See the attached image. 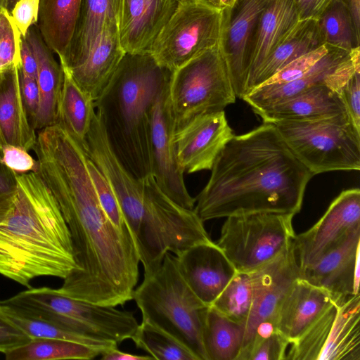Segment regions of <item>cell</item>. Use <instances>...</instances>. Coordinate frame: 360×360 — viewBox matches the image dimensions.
I'll return each mask as SVG.
<instances>
[{
    "label": "cell",
    "instance_id": "6da1fadb",
    "mask_svg": "<svg viewBox=\"0 0 360 360\" xmlns=\"http://www.w3.org/2000/svg\"><path fill=\"white\" fill-rule=\"evenodd\" d=\"M43 180L69 229L76 267L58 288L76 299L117 307L133 300L139 255L130 233L117 228L102 208L82 155L53 164Z\"/></svg>",
    "mask_w": 360,
    "mask_h": 360
},
{
    "label": "cell",
    "instance_id": "7a4b0ae2",
    "mask_svg": "<svg viewBox=\"0 0 360 360\" xmlns=\"http://www.w3.org/2000/svg\"><path fill=\"white\" fill-rule=\"evenodd\" d=\"M313 176L276 127L263 123L226 144L193 210L203 222L257 212L295 215Z\"/></svg>",
    "mask_w": 360,
    "mask_h": 360
},
{
    "label": "cell",
    "instance_id": "3957f363",
    "mask_svg": "<svg viewBox=\"0 0 360 360\" xmlns=\"http://www.w3.org/2000/svg\"><path fill=\"white\" fill-rule=\"evenodd\" d=\"M15 178L13 205L0 224V274L28 288L37 277L64 279L76 264L59 206L37 172Z\"/></svg>",
    "mask_w": 360,
    "mask_h": 360
},
{
    "label": "cell",
    "instance_id": "277c9868",
    "mask_svg": "<svg viewBox=\"0 0 360 360\" xmlns=\"http://www.w3.org/2000/svg\"><path fill=\"white\" fill-rule=\"evenodd\" d=\"M171 73L149 53H125L109 83L94 101L96 112L113 151L139 180L152 175V108Z\"/></svg>",
    "mask_w": 360,
    "mask_h": 360
},
{
    "label": "cell",
    "instance_id": "5b68a950",
    "mask_svg": "<svg viewBox=\"0 0 360 360\" xmlns=\"http://www.w3.org/2000/svg\"><path fill=\"white\" fill-rule=\"evenodd\" d=\"M141 182V207L127 226L143 266L144 276H149L160 266L167 253L176 255L192 245L212 240L194 210L172 200L152 175Z\"/></svg>",
    "mask_w": 360,
    "mask_h": 360
},
{
    "label": "cell",
    "instance_id": "8992f818",
    "mask_svg": "<svg viewBox=\"0 0 360 360\" xmlns=\"http://www.w3.org/2000/svg\"><path fill=\"white\" fill-rule=\"evenodd\" d=\"M133 300L142 321L167 332L188 348L198 359L206 360L202 327L208 306L191 290L179 273L174 256L165 255L160 266L134 290Z\"/></svg>",
    "mask_w": 360,
    "mask_h": 360
},
{
    "label": "cell",
    "instance_id": "52a82bcc",
    "mask_svg": "<svg viewBox=\"0 0 360 360\" xmlns=\"http://www.w3.org/2000/svg\"><path fill=\"white\" fill-rule=\"evenodd\" d=\"M1 302L82 336L117 345L131 339L139 326L131 311L85 302L47 287L28 288Z\"/></svg>",
    "mask_w": 360,
    "mask_h": 360
},
{
    "label": "cell",
    "instance_id": "ba28073f",
    "mask_svg": "<svg viewBox=\"0 0 360 360\" xmlns=\"http://www.w3.org/2000/svg\"><path fill=\"white\" fill-rule=\"evenodd\" d=\"M273 124L294 155L313 175L359 171L360 129L347 113L317 120Z\"/></svg>",
    "mask_w": 360,
    "mask_h": 360
},
{
    "label": "cell",
    "instance_id": "9c48e42d",
    "mask_svg": "<svg viewBox=\"0 0 360 360\" xmlns=\"http://www.w3.org/2000/svg\"><path fill=\"white\" fill-rule=\"evenodd\" d=\"M236 99L219 44L171 73L169 101L175 132L198 116L224 110Z\"/></svg>",
    "mask_w": 360,
    "mask_h": 360
},
{
    "label": "cell",
    "instance_id": "30bf717a",
    "mask_svg": "<svg viewBox=\"0 0 360 360\" xmlns=\"http://www.w3.org/2000/svg\"><path fill=\"white\" fill-rule=\"evenodd\" d=\"M294 216L257 212L227 217L216 244L236 271L250 273L278 256L292 242Z\"/></svg>",
    "mask_w": 360,
    "mask_h": 360
},
{
    "label": "cell",
    "instance_id": "8fae6325",
    "mask_svg": "<svg viewBox=\"0 0 360 360\" xmlns=\"http://www.w3.org/2000/svg\"><path fill=\"white\" fill-rule=\"evenodd\" d=\"M221 10L205 0L183 3L155 39L150 54L162 68L174 71L219 41Z\"/></svg>",
    "mask_w": 360,
    "mask_h": 360
},
{
    "label": "cell",
    "instance_id": "7c38bea8",
    "mask_svg": "<svg viewBox=\"0 0 360 360\" xmlns=\"http://www.w3.org/2000/svg\"><path fill=\"white\" fill-rule=\"evenodd\" d=\"M250 274L252 303L245 323L242 349L255 336L276 329L278 309L292 285L300 277L292 242L278 256Z\"/></svg>",
    "mask_w": 360,
    "mask_h": 360
},
{
    "label": "cell",
    "instance_id": "4fadbf2b",
    "mask_svg": "<svg viewBox=\"0 0 360 360\" xmlns=\"http://www.w3.org/2000/svg\"><path fill=\"white\" fill-rule=\"evenodd\" d=\"M169 79L159 90L152 108V176L161 191L172 200L186 209L193 210L195 198L186 188L184 173L176 159L174 124L169 101Z\"/></svg>",
    "mask_w": 360,
    "mask_h": 360
},
{
    "label": "cell",
    "instance_id": "5bb4252c",
    "mask_svg": "<svg viewBox=\"0 0 360 360\" xmlns=\"http://www.w3.org/2000/svg\"><path fill=\"white\" fill-rule=\"evenodd\" d=\"M359 70V46L347 51L330 46L328 53L299 79L283 84L261 85L242 99L255 110L281 103L321 85L339 93L347 80Z\"/></svg>",
    "mask_w": 360,
    "mask_h": 360
},
{
    "label": "cell",
    "instance_id": "9a60e30c",
    "mask_svg": "<svg viewBox=\"0 0 360 360\" xmlns=\"http://www.w3.org/2000/svg\"><path fill=\"white\" fill-rule=\"evenodd\" d=\"M271 0H234L221 10L219 46L236 98L245 95L250 48L259 19Z\"/></svg>",
    "mask_w": 360,
    "mask_h": 360
},
{
    "label": "cell",
    "instance_id": "2e32d148",
    "mask_svg": "<svg viewBox=\"0 0 360 360\" xmlns=\"http://www.w3.org/2000/svg\"><path fill=\"white\" fill-rule=\"evenodd\" d=\"M360 226V190L342 191L319 220L305 232L295 236L292 245L300 270L314 262Z\"/></svg>",
    "mask_w": 360,
    "mask_h": 360
},
{
    "label": "cell",
    "instance_id": "e0dca14e",
    "mask_svg": "<svg viewBox=\"0 0 360 360\" xmlns=\"http://www.w3.org/2000/svg\"><path fill=\"white\" fill-rule=\"evenodd\" d=\"M233 135L224 110L194 118L174 133L180 169L187 174L211 170L217 156Z\"/></svg>",
    "mask_w": 360,
    "mask_h": 360
},
{
    "label": "cell",
    "instance_id": "ac0fdd59",
    "mask_svg": "<svg viewBox=\"0 0 360 360\" xmlns=\"http://www.w3.org/2000/svg\"><path fill=\"white\" fill-rule=\"evenodd\" d=\"M360 226L314 262L300 270V277L339 300L359 293Z\"/></svg>",
    "mask_w": 360,
    "mask_h": 360
},
{
    "label": "cell",
    "instance_id": "d6986e66",
    "mask_svg": "<svg viewBox=\"0 0 360 360\" xmlns=\"http://www.w3.org/2000/svg\"><path fill=\"white\" fill-rule=\"evenodd\" d=\"M88 158L104 176L119 202L125 223L139 212L142 204V182L123 165L113 151L103 124L95 112L83 143Z\"/></svg>",
    "mask_w": 360,
    "mask_h": 360
},
{
    "label": "cell",
    "instance_id": "ffe728a7",
    "mask_svg": "<svg viewBox=\"0 0 360 360\" xmlns=\"http://www.w3.org/2000/svg\"><path fill=\"white\" fill-rule=\"evenodd\" d=\"M174 256L185 282L207 306H210L236 271L216 243H198Z\"/></svg>",
    "mask_w": 360,
    "mask_h": 360
},
{
    "label": "cell",
    "instance_id": "44dd1931",
    "mask_svg": "<svg viewBox=\"0 0 360 360\" xmlns=\"http://www.w3.org/2000/svg\"><path fill=\"white\" fill-rule=\"evenodd\" d=\"M179 3L180 0H124L119 35L124 52L150 53Z\"/></svg>",
    "mask_w": 360,
    "mask_h": 360
},
{
    "label": "cell",
    "instance_id": "7402d4cb",
    "mask_svg": "<svg viewBox=\"0 0 360 360\" xmlns=\"http://www.w3.org/2000/svg\"><path fill=\"white\" fill-rule=\"evenodd\" d=\"M339 300L326 289L299 277L278 309L275 328L291 344Z\"/></svg>",
    "mask_w": 360,
    "mask_h": 360
},
{
    "label": "cell",
    "instance_id": "603a6c76",
    "mask_svg": "<svg viewBox=\"0 0 360 360\" xmlns=\"http://www.w3.org/2000/svg\"><path fill=\"white\" fill-rule=\"evenodd\" d=\"M119 25L118 21L107 20L84 61L76 68H67L76 84L94 101L108 85L125 54L120 40Z\"/></svg>",
    "mask_w": 360,
    "mask_h": 360
},
{
    "label": "cell",
    "instance_id": "cb8c5ba5",
    "mask_svg": "<svg viewBox=\"0 0 360 360\" xmlns=\"http://www.w3.org/2000/svg\"><path fill=\"white\" fill-rule=\"evenodd\" d=\"M37 63L40 95L35 130H40L59 122V106L63 84V69L54 58L52 51L43 39L37 25L31 26L25 37Z\"/></svg>",
    "mask_w": 360,
    "mask_h": 360
},
{
    "label": "cell",
    "instance_id": "d4e9b609",
    "mask_svg": "<svg viewBox=\"0 0 360 360\" xmlns=\"http://www.w3.org/2000/svg\"><path fill=\"white\" fill-rule=\"evenodd\" d=\"M263 123L311 121L347 113L339 94L325 85L311 88L281 103L253 110Z\"/></svg>",
    "mask_w": 360,
    "mask_h": 360
},
{
    "label": "cell",
    "instance_id": "484cf974",
    "mask_svg": "<svg viewBox=\"0 0 360 360\" xmlns=\"http://www.w3.org/2000/svg\"><path fill=\"white\" fill-rule=\"evenodd\" d=\"M19 64L0 70V137L2 146L13 145L29 151L37 142V134L29 121L22 102Z\"/></svg>",
    "mask_w": 360,
    "mask_h": 360
},
{
    "label": "cell",
    "instance_id": "4316f807",
    "mask_svg": "<svg viewBox=\"0 0 360 360\" xmlns=\"http://www.w3.org/2000/svg\"><path fill=\"white\" fill-rule=\"evenodd\" d=\"M299 20L294 0L270 1L259 19L252 39L248 77L282 42Z\"/></svg>",
    "mask_w": 360,
    "mask_h": 360
},
{
    "label": "cell",
    "instance_id": "83f0119b",
    "mask_svg": "<svg viewBox=\"0 0 360 360\" xmlns=\"http://www.w3.org/2000/svg\"><path fill=\"white\" fill-rule=\"evenodd\" d=\"M124 0H82L70 49L62 66L68 70L82 64L101 35L107 20L120 22Z\"/></svg>",
    "mask_w": 360,
    "mask_h": 360
},
{
    "label": "cell",
    "instance_id": "f1b7e54d",
    "mask_svg": "<svg viewBox=\"0 0 360 360\" xmlns=\"http://www.w3.org/2000/svg\"><path fill=\"white\" fill-rule=\"evenodd\" d=\"M323 44L317 19L300 20L282 42L249 76L245 95L291 61Z\"/></svg>",
    "mask_w": 360,
    "mask_h": 360
},
{
    "label": "cell",
    "instance_id": "f546056e",
    "mask_svg": "<svg viewBox=\"0 0 360 360\" xmlns=\"http://www.w3.org/2000/svg\"><path fill=\"white\" fill-rule=\"evenodd\" d=\"M82 0H40L37 26L45 43L65 60L78 20Z\"/></svg>",
    "mask_w": 360,
    "mask_h": 360
},
{
    "label": "cell",
    "instance_id": "4dcf8cb0",
    "mask_svg": "<svg viewBox=\"0 0 360 360\" xmlns=\"http://www.w3.org/2000/svg\"><path fill=\"white\" fill-rule=\"evenodd\" d=\"M360 295L338 301L326 347L319 360H360Z\"/></svg>",
    "mask_w": 360,
    "mask_h": 360
},
{
    "label": "cell",
    "instance_id": "1f68e13d",
    "mask_svg": "<svg viewBox=\"0 0 360 360\" xmlns=\"http://www.w3.org/2000/svg\"><path fill=\"white\" fill-rule=\"evenodd\" d=\"M244 335V324L229 319L212 306L207 307L202 327L206 360H237Z\"/></svg>",
    "mask_w": 360,
    "mask_h": 360
},
{
    "label": "cell",
    "instance_id": "d6a6232c",
    "mask_svg": "<svg viewBox=\"0 0 360 360\" xmlns=\"http://www.w3.org/2000/svg\"><path fill=\"white\" fill-rule=\"evenodd\" d=\"M62 68L64 76L58 122L82 143L96 112L94 101L76 84L67 68Z\"/></svg>",
    "mask_w": 360,
    "mask_h": 360
},
{
    "label": "cell",
    "instance_id": "836d02e7",
    "mask_svg": "<svg viewBox=\"0 0 360 360\" xmlns=\"http://www.w3.org/2000/svg\"><path fill=\"white\" fill-rule=\"evenodd\" d=\"M101 351L79 342L56 338H32L5 353L6 360H90Z\"/></svg>",
    "mask_w": 360,
    "mask_h": 360
},
{
    "label": "cell",
    "instance_id": "e575fe53",
    "mask_svg": "<svg viewBox=\"0 0 360 360\" xmlns=\"http://www.w3.org/2000/svg\"><path fill=\"white\" fill-rule=\"evenodd\" d=\"M5 315L20 330L32 338H56L84 344L101 351L117 347L113 342L82 336L51 321L30 316L13 306L0 303Z\"/></svg>",
    "mask_w": 360,
    "mask_h": 360
},
{
    "label": "cell",
    "instance_id": "d590c367",
    "mask_svg": "<svg viewBox=\"0 0 360 360\" xmlns=\"http://www.w3.org/2000/svg\"><path fill=\"white\" fill-rule=\"evenodd\" d=\"M317 23L324 44L347 51L359 46L360 37L344 0H333L317 18Z\"/></svg>",
    "mask_w": 360,
    "mask_h": 360
},
{
    "label": "cell",
    "instance_id": "8d00e7d4",
    "mask_svg": "<svg viewBox=\"0 0 360 360\" xmlns=\"http://www.w3.org/2000/svg\"><path fill=\"white\" fill-rule=\"evenodd\" d=\"M137 347L145 351L153 359L198 360L197 356L173 336L142 321L131 338Z\"/></svg>",
    "mask_w": 360,
    "mask_h": 360
},
{
    "label": "cell",
    "instance_id": "74e56055",
    "mask_svg": "<svg viewBox=\"0 0 360 360\" xmlns=\"http://www.w3.org/2000/svg\"><path fill=\"white\" fill-rule=\"evenodd\" d=\"M252 297L250 273L236 271L210 306L229 319L245 326L252 307Z\"/></svg>",
    "mask_w": 360,
    "mask_h": 360
},
{
    "label": "cell",
    "instance_id": "f35d334b",
    "mask_svg": "<svg viewBox=\"0 0 360 360\" xmlns=\"http://www.w3.org/2000/svg\"><path fill=\"white\" fill-rule=\"evenodd\" d=\"M338 301L328 307L295 341L290 344L291 347L287 352L286 359L319 360L328 340L336 316Z\"/></svg>",
    "mask_w": 360,
    "mask_h": 360
},
{
    "label": "cell",
    "instance_id": "ab89813d",
    "mask_svg": "<svg viewBox=\"0 0 360 360\" xmlns=\"http://www.w3.org/2000/svg\"><path fill=\"white\" fill-rule=\"evenodd\" d=\"M290 345L287 338L275 329L255 336L241 350L237 360H284Z\"/></svg>",
    "mask_w": 360,
    "mask_h": 360
},
{
    "label": "cell",
    "instance_id": "60d3db41",
    "mask_svg": "<svg viewBox=\"0 0 360 360\" xmlns=\"http://www.w3.org/2000/svg\"><path fill=\"white\" fill-rule=\"evenodd\" d=\"M87 167L98 200L112 224L120 230L129 232L117 198L102 173L87 157Z\"/></svg>",
    "mask_w": 360,
    "mask_h": 360
},
{
    "label": "cell",
    "instance_id": "b9f144b4",
    "mask_svg": "<svg viewBox=\"0 0 360 360\" xmlns=\"http://www.w3.org/2000/svg\"><path fill=\"white\" fill-rule=\"evenodd\" d=\"M21 35L5 8H0V70L20 63Z\"/></svg>",
    "mask_w": 360,
    "mask_h": 360
},
{
    "label": "cell",
    "instance_id": "7bdbcfd3",
    "mask_svg": "<svg viewBox=\"0 0 360 360\" xmlns=\"http://www.w3.org/2000/svg\"><path fill=\"white\" fill-rule=\"evenodd\" d=\"M329 49L330 46L324 44L298 57L280 69L262 85L283 84L299 79L326 55Z\"/></svg>",
    "mask_w": 360,
    "mask_h": 360
},
{
    "label": "cell",
    "instance_id": "ee69618b",
    "mask_svg": "<svg viewBox=\"0 0 360 360\" xmlns=\"http://www.w3.org/2000/svg\"><path fill=\"white\" fill-rule=\"evenodd\" d=\"M1 162L10 170L17 174L36 172L37 161L23 148L4 145L1 147Z\"/></svg>",
    "mask_w": 360,
    "mask_h": 360
},
{
    "label": "cell",
    "instance_id": "f6af8a7d",
    "mask_svg": "<svg viewBox=\"0 0 360 360\" xmlns=\"http://www.w3.org/2000/svg\"><path fill=\"white\" fill-rule=\"evenodd\" d=\"M338 94L352 122L360 129V70L353 74Z\"/></svg>",
    "mask_w": 360,
    "mask_h": 360
},
{
    "label": "cell",
    "instance_id": "bcb514c9",
    "mask_svg": "<svg viewBox=\"0 0 360 360\" xmlns=\"http://www.w3.org/2000/svg\"><path fill=\"white\" fill-rule=\"evenodd\" d=\"M20 64L18 76L21 96L29 121L34 128L39 108V89L37 79L23 74Z\"/></svg>",
    "mask_w": 360,
    "mask_h": 360
},
{
    "label": "cell",
    "instance_id": "7dc6e473",
    "mask_svg": "<svg viewBox=\"0 0 360 360\" xmlns=\"http://www.w3.org/2000/svg\"><path fill=\"white\" fill-rule=\"evenodd\" d=\"M40 0H18L10 14L20 35L25 37L29 28L37 24Z\"/></svg>",
    "mask_w": 360,
    "mask_h": 360
},
{
    "label": "cell",
    "instance_id": "c3c4849f",
    "mask_svg": "<svg viewBox=\"0 0 360 360\" xmlns=\"http://www.w3.org/2000/svg\"><path fill=\"white\" fill-rule=\"evenodd\" d=\"M31 340L5 315L0 307V352L5 354Z\"/></svg>",
    "mask_w": 360,
    "mask_h": 360
},
{
    "label": "cell",
    "instance_id": "681fc988",
    "mask_svg": "<svg viewBox=\"0 0 360 360\" xmlns=\"http://www.w3.org/2000/svg\"><path fill=\"white\" fill-rule=\"evenodd\" d=\"M333 0H294L300 20L317 19Z\"/></svg>",
    "mask_w": 360,
    "mask_h": 360
},
{
    "label": "cell",
    "instance_id": "f907efd6",
    "mask_svg": "<svg viewBox=\"0 0 360 360\" xmlns=\"http://www.w3.org/2000/svg\"><path fill=\"white\" fill-rule=\"evenodd\" d=\"M20 67L23 74L37 79V63L35 56L26 38L22 36L20 38Z\"/></svg>",
    "mask_w": 360,
    "mask_h": 360
},
{
    "label": "cell",
    "instance_id": "816d5d0a",
    "mask_svg": "<svg viewBox=\"0 0 360 360\" xmlns=\"http://www.w3.org/2000/svg\"><path fill=\"white\" fill-rule=\"evenodd\" d=\"M1 159V149H0V194L13 192L17 188L15 173L7 168Z\"/></svg>",
    "mask_w": 360,
    "mask_h": 360
},
{
    "label": "cell",
    "instance_id": "f5cc1de1",
    "mask_svg": "<svg viewBox=\"0 0 360 360\" xmlns=\"http://www.w3.org/2000/svg\"><path fill=\"white\" fill-rule=\"evenodd\" d=\"M103 360H149L153 358L149 355H137L119 350L117 347L108 349L101 354Z\"/></svg>",
    "mask_w": 360,
    "mask_h": 360
},
{
    "label": "cell",
    "instance_id": "db71d44e",
    "mask_svg": "<svg viewBox=\"0 0 360 360\" xmlns=\"http://www.w3.org/2000/svg\"><path fill=\"white\" fill-rule=\"evenodd\" d=\"M15 191L0 194V224L8 216L13 205Z\"/></svg>",
    "mask_w": 360,
    "mask_h": 360
},
{
    "label": "cell",
    "instance_id": "11a10c76",
    "mask_svg": "<svg viewBox=\"0 0 360 360\" xmlns=\"http://www.w3.org/2000/svg\"><path fill=\"white\" fill-rule=\"evenodd\" d=\"M352 15L356 33L360 37V0H344Z\"/></svg>",
    "mask_w": 360,
    "mask_h": 360
},
{
    "label": "cell",
    "instance_id": "9f6ffc18",
    "mask_svg": "<svg viewBox=\"0 0 360 360\" xmlns=\"http://www.w3.org/2000/svg\"><path fill=\"white\" fill-rule=\"evenodd\" d=\"M18 0H7V3H6V8L8 11L10 13L11 11L12 10L13 7L14 6V5L15 4V3L18 1Z\"/></svg>",
    "mask_w": 360,
    "mask_h": 360
},
{
    "label": "cell",
    "instance_id": "6f0895ef",
    "mask_svg": "<svg viewBox=\"0 0 360 360\" xmlns=\"http://www.w3.org/2000/svg\"><path fill=\"white\" fill-rule=\"evenodd\" d=\"M7 0H0V8H6Z\"/></svg>",
    "mask_w": 360,
    "mask_h": 360
},
{
    "label": "cell",
    "instance_id": "680465c9",
    "mask_svg": "<svg viewBox=\"0 0 360 360\" xmlns=\"http://www.w3.org/2000/svg\"><path fill=\"white\" fill-rule=\"evenodd\" d=\"M203 0H180V2L183 3H191V2H198Z\"/></svg>",
    "mask_w": 360,
    "mask_h": 360
},
{
    "label": "cell",
    "instance_id": "91938a15",
    "mask_svg": "<svg viewBox=\"0 0 360 360\" xmlns=\"http://www.w3.org/2000/svg\"><path fill=\"white\" fill-rule=\"evenodd\" d=\"M1 147H2V144H1V137H0V149H1Z\"/></svg>",
    "mask_w": 360,
    "mask_h": 360
},
{
    "label": "cell",
    "instance_id": "94428289",
    "mask_svg": "<svg viewBox=\"0 0 360 360\" xmlns=\"http://www.w3.org/2000/svg\"><path fill=\"white\" fill-rule=\"evenodd\" d=\"M205 1L207 2L208 0H205Z\"/></svg>",
    "mask_w": 360,
    "mask_h": 360
}]
</instances>
